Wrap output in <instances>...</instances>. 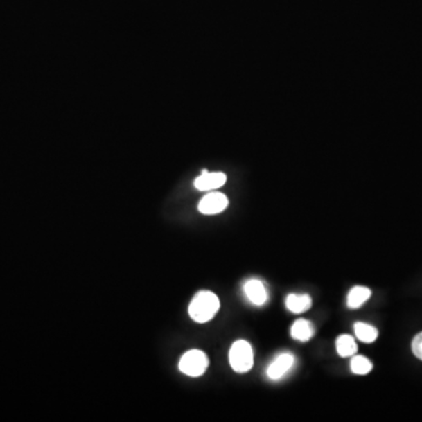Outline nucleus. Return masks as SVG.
Segmentation results:
<instances>
[{
    "instance_id": "obj_10",
    "label": "nucleus",
    "mask_w": 422,
    "mask_h": 422,
    "mask_svg": "<svg viewBox=\"0 0 422 422\" xmlns=\"http://www.w3.org/2000/svg\"><path fill=\"white\" fill-rule=\"evenodd\" d=\"M371 290L365 286H354L347 297V306L350 308H359L371 298Z\"/></svg>"
},
{
    "instance_id": "obj_13",
    "label": "nucleus",
    "mask_w": 422,
    "mask_h": 422,
    "mask_svg": "<svg viewBox=\"0 0 422 422\" xmlns=\"http://www.w3.org/2000/svg\"><path fill=\"white\" fill-rule=\"evenodd\" d=\"M373 365L372 362H369V359L362 355H357L352 359L351 362V369L354 374H359V376H365L369 374L372 371Z\"/></svg>"
},
{
    "instance_id": "obj_14",
    "label": "nucleus",
    "mask_w": 422,
    "mask_h": 422,
    "mask_svg": "<svg viewBox=\"0 0 422 422\" xmlns=\"http://www.w3.org/2000/svg\"><path fill=\"white\" fill-rule=\"evenodd\" d=\"M412 351H413L415 357L422 360V332L415 335L414 339H413Z\"/></svg>"
},
{
    "instance_id": "obj_6",
    "label": "nucleus",
    "mask_w": 422,
    "mask_h": 422,
    "mask_svg": "<svg viewBox=\"0 0 422 422\" xmlns=\"http://www.w3.org/2000/svg\"><path fill=\"white\" fill-rule=\"evenodd\" d=\"M227 176L223 173H209L208 170L202 171V175L195 179V188L201 191H209L218 189L225 186Z\"/></svg>"
},
{
    "instance_id": "obj_5",
    "label": "nucleus",
    "mask_w": 422,
    "mask_h": 422,
    "mask_svg": "<svg viewBox=\"0 0 422 422\" xmlns=\"http://www.w3.org/2000/svg\"><path fill=\"white\" fill-rule=\"evenodd\" d=\"M293 364H294V357L292 354L283 353L278 355L274 362H271L267 367V377L270 378L271 380L281 379L285 376L286 373L289 372L290 369H292Z\"/></svg>"
},
{
    "instance_id": "obj_4",
    "label": "nucleus",
    "mask_w": 422,
    "mask_h": 422,
    "mask_svg": "<svg viewBox=\"0 0 422 422\" xmlns=\"http://www.w3.org/2000/svg\"><path fill=\"white\" fill-rule=\"evenodd\" d=\"M228 204V197L225 194L210 193L202 198L198 204V210L204 215H215V213H222L223 210L227 209Z\"/></svg>"
},
{
    "instance_id": "obj_8",
    "label": "nucleus",
    "mask_w": 422,
    "mask_h": 422,
    "mask_svg": "<svg viewBox=\"0 0 422 422\" xmlns=\"http://www.w3.org/2000/svg\"><path fill=\"white\" fill-rule=\"evenodd\" d=\"M313 335H315V327L308 320H296L291 327V337L297 342H308Z\"/></svg>"
},
{
    "instance_id": "obj_3",
    "label": "nucleus",
    "mask_w": 422,
    "mask_h": 422,
    "mask_svg": "<svg viewBox=\"0 0 422 422\" xmlns=\"http://www.w3.org/2000/svg\"><path fill=\"white\" fill-rule=\"evenodd\" d=\"M209 366V359L200 350L188 351L179 360V369L189 377H201Z\"/></svg>"
},
{
    "instance_id": "obj_12",
    "label": "nucleus",
    "mask_w": 422,
    "mask_h": 422,
    "mask_svg": "<svg viewBox=\"0 0 422 422\" xmlns=\"http://www.w3.org/2000/svg\"><path fill=\"white\" fill-rule=\"evenodd\" d=\"M354 333L360 342L371 344L376 342L378 338V330L374 326H371L369 324L357 323L354 325Z\"/></svg>"
},
{
    "instance_id": "obj_2",
    "label": "nucleus",
    "mask_w": 422,
    "mask_h": 422,
    "mask_svg": "<svg viewBox=\"0 0 422 422\" xmlns=\"http://www.w3.org/2000/svg\"><path fill=\"white\" fill-rule=\"evenodd\" d=\"M229 362L235 372H249L254 366V351L252 345L245 340H237L234 342L229 352Z\"/></svg>"
},
{
    "instance_id": "obj_9",
    "label": "nucleus",
    "mask_w": 422,
    "mask_h": 422,
    "mask_svg": "<svg viewBox=\"0 0 422 422\" xmlns=\"http://www.w3.org/2000/svg\"><path fill=\"white\" fill-rule=\"evenodd\" d=\"M312 306L311 297L308 294H289L286 298V308L292 313H303Z\"/></svg>"
},
{
    "instance_id": "obj_1",
    "label": "nucleus",
    "mask_w": 422,
    "mask_h": 422,
    "mask_svg": "<svg viewBox=\"0 0 422 422\" xmlns=\"http://www.w3.org/2000/svg\"><path fill=\"white\" fill-rule=\"evenodd\" d=\"M220 299L215 293L201 291L189 305V316L196 323H208L220 310Z\"/></svg>"
},
{
    "instance_id": "obj_11",
    "label": "nucleus",
    "mask_w": 422,
    "mask_h": 422,
    "mask_svg": "<svg viewBox=\"0 0 422 422\" xmlns=\"http://www.w3.org/2000/svg\"><path fill=\"white\" fill-rule=\"evenodd\" d=\"M335 347L339 355L342 358L352 357L358 351L357 342L353 337L349 335H340L335 342Z\"/></svg>"
},
{
    "instance_id": "obj_7",
    "label": "nucleus",
    "mask_w": 422,
    "mask_h": 422,
    "mask_svg": "<svg viewBox=\"0 0 422 422\" xmlns=\"http://www.w3.org/2000/svg\"><path fill=\"white\" fill-rule=\"evenodd\" d=\"M244 292L252 304L262 306L267 301V288L258 279H250L244 284Z\"/></svg>"
}]
</instances>
